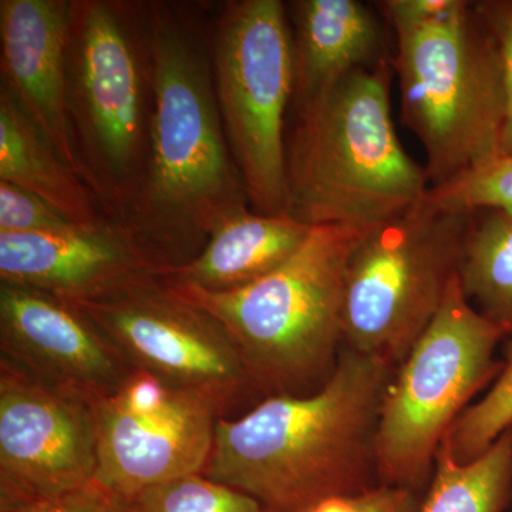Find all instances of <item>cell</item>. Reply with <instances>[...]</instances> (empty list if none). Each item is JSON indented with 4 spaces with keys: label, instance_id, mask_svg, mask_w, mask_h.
<instances>
[{
    "label": "cell",
    "instance_id": "277c9868",
    "mask_svg": "<svg viewBox=\"0 0 512 512\" xmlns=\"http://www.w3.org/2000/svg\"><path fill=\"white\" fill-rule=\"evenodd\" d=\"M369 229L313 227L285 264L235 291H201L163 278L224 326L256 394H311L338 365L346 272Z\"/></svg>",
    "mask_w": 512,
    "mask_h": 512
},
{
    "label": "cell",
    "instance_id": "d6986e66",
    "mask_svg": "<svg viewBox=\"0 0 512 512\" xmlns=\"http://www.w3.org/2000/svg\"><path fill=\"white\" fill-rule=\"evenodd\" d=\"M457 276L471 305L512 338V215L471 212Z\"/></svg>",
    "mask_w": 512,
    "mask_h": 512
},
{
    "label": "cell",
    "instance_id": "8992f818",
    "mask_svg": "<svg viewBox=\"0 0 512 512\" xmlns=\"http://www.w3.org/2000/svg\"><path fill=\"white\" fill-rule=\"evenodd\" d=\"M400 120L419 140L430 187L503 153L505 94L497 43L476 0L392 33Z\"/></svg>",
    "mask_w": 512,
    "mask_h": 512
},
{
    "label": "cell",
    "instance_id": "5b68a950",
    "mask_svg": "<svg viewBox=\"0 0 512 512\" xmlns=\"http://www.w3.org/2000/svg\"><path fill=\"white\" fill-rule=\"evenodd\" d=\"M67 92L86 183L110 218L126 222L150 160L154 84L147 3L72 0Z\"/></svg>",
    "mask_w": 512,
    "mask_h": 512
},
{
    "label": "cell",
    "instance_id": "ba28073f",
    "mask_svg": "<svg viewBox=\"0 0 512 512\" xmlns=\"http://www.w3.org/2000/svg\"><path fill=\"white\" fill-rule=\"evenodd\" d=\"M470 214L426 200L370 228L346 272L343 346L396 369L457 275Z\"/></svg>",
    "mask_w": 512,
    "mask_h": 512
},
{
    "label": "cell",
    "instance_id": "d4e9b609",
    "mask_svg": "<svg viewBox=\"0 0 512 512\" xmlns=\"http://www.w3.org/2000/svg\"><path fill=\"white\" fill-rule=\"evenodd\" d=\"M421 498L410 488L379 484L360 493L328 498L306 512H417Z\"/></svg>",
    "mask_w": 512,
    "mask_h": 512
},
{
    "label": "cell",
    "instance_id": "9c48e42d",
    "mask_svg": "<svg viewBox=\"0 0 512 512\" xmlns=\"http://www.w3.org/2000/svg\"><path fill=\"white\" fill-rule=\"evenodd\" d=\"M210 50L225 136L249 205L258 214H285L286 128L295 92L288 5L225 2Z\"/></svg>",
    "mask_w": 512,
    "mask_h": 512
},
{
    "label": "cell",
    "instance_id": "7a4b0ae2",
    "mask_svg": "<svg viewBox=\"0 0 512 512\" xmlns=\"http://www.w3.org/2000/svg\"><path fill=\"white\" fill-rule=\"evenodd\" d=\"M154 110L150 160L126 221L171 268L252 210L222 124L210 42L181 6L147 3Z\"/></svg>",
    "mask_w": 512,
    "mask_h": 512
},
{
    "label": "cell",
    "instance_id": "4fadbf2b",
    "mask_svg": "<svg viewBox=\"0 0 512 512\" xmlns=\"http://www.w3.org/2000/svg\"><path fill=\"white\" fill-rule=\"evenodd\" d=\"M171 266L127 222L49 234L0 232V284L22 286L70 305L96 301Z\"/></svg>",
    "mask_w": 512,
    "mask_h": 512
},
{
    "label": "cell",
    "instance_id": "4316f807",
    "mask_svg": "<svg viewBox=\"0 0 512 512\" xmlns=\"http://www.w3.org/2000/svg\"><path fill=\"white\" fill-rule=\"evenodd\" d=\"M0 512H130V508L126 500L93 481L76 490L13 505Z\"/></svg>",
    "mask_w": 512,
    "mask_h": 512
},
{
    "label": "cell",
    "instance_id": "3957f363",
    "mask_svg": "<svg viewBox=\"0 0 512 512\" xmlns=\"http://www.w3.org/2000/svg\"><path fill=\"white\" fill-rule=\"evenodd\" d=\"M392 59L291 107L285 214L309 225L373 228L423 200L424 164L394 126Z\"/></svg>",
    "mask_w": 512,
    "mask_h": 512
},
{
    "label": "cell",
    "instance_id": "83f0119b",
    "mask_svg": "<svg viewBox=\"0 0 512 512\" xmlns=\"http://www.w3.org/2000/svg\"><path fill=\"white\" fill-rule=\"evenodd\" d=\"M457 0H380L373 2L390 33L429 25L456 6Z\"/></svg>",
    "mask_w": 512,
    "mask_h": 512
},
{
    "label": "cell",
    "instance_id": "52a82bcc",
    "mask_svg": "<svg viewBox=\"0 0 512 512\" xmlns=\"http://www.w3.org/2000/svg\"><path fill=\"white\" fill-rule=\"evenodd\" d=\"M507 339L471 305L454 276L439 312L383 394L376 433L380 484L423 495L448 431L503 370L495 350Z\"/></svg>",
    "mask_w": 512,
    "mask_h": 512
},
{
    "label": "cell",
    "instance_id": "8fae6325",
    "mask_svg": "<svg viewBox=\"0 0 512 512\" xmlns=\"http://www.w3.org/2000/svg\"><path fill=\"white\" fill-rule=\"evenodd\" d=\"M101 487L131 500L174 478L202 473L220 419L211 404L144 370H128L92 404Z\"/></svg>",
    "mask_w": 512,
    "mask_h": 512
},
{
    "label": "cell",
    "instance_id": "9a60e30c",
    "mask_svg": "<svg viewBox=\"0 0 512 512\" xmlns=\"http://www.w3.org/2000/svg\"><path fill=\"white\" fill-rule=\"evenodd\" d=\"M70 9L72 0H0V87L86 183L67 92Z\"/></svg>",
    "mask_w": 512,
    "mask_h": 512
},
{
    "label": "cell",
    "instance_id": "2e32d148",
    "mask_svg": "<svg viewBox=\"0 0 512 512\" xmlns=\"http://www.w3.org/2000/svg\"><path fill=\"white\" fill-rule=\"evenodd\" d=\"M286 5L295 74L292 106L315 99L357 70L392 59V33L373 3L295 0Z\"/></svg>",
    "mask_w": 512,
    "mask_h": 512
},
{
    "label": "cell",
    "instance_id": "603a6c76",
    "mask_svg": "<svg viewBox=\"0 0 512 512\" xmlns=\"http://www.w3.org/2000/svg\"><path fill=\"white\" fill-rule=\"evenodd\" d=\"M424 200L441 210L512 215V153H501L447 183L430 187Z\"/></svg>",
    "mask_w": 512,
    "mask_h": 512
},
{
    "label": "cell",
    "instance_id": "7c38bea8",
    "mask_svg": "<svg viewBox=\"0 0 512 512\" xmlns=\"http://www.w3.org/2000/svg\"><path fill=\"white\" fill-rule=\"evenodd\" d=\"M96 474L92 406L0 359V510L76 490Z\"/></svg>",
    "mask_w": 512,
    "mask_h": 512
},
{
    "label": "cell",
    "instance_id": "44dd1931",
    "mask_svg": "<svg viewBox=\"0 0 512 512\" xmlns=\"http://www.w3.org/2000/svg\"><path fill=\"white\" fill-rule=\"evenodd\" d=\"M503 363L484 397L461 414L443 440L458 463L476 460L512 427V338L505 340Z\"/></svg>",
    "mask_w": 512,
    "mask_h": 512
},
{
    "label": "cell",
    "instance_id": "ffe728a7",
    "mask_svg": "<svg viewBox=\"0 0 512 512\" xmlns=\"http://www.w3.org/2000/svg\"><path fill=\"white\" fill-rule=\"evenodd\" d=\"M512 500V427L470 463L441 443L417 512H504Z\"/></svg>",
    "mask_w": 512,
    "mask_h": 512
},
{
    "label": "cell",
    "instance_id": "5bb4252c",
    "mask_svg": "<svg viewBox=\"0 0 512 512\" xmlns=\"http://www.w3.org/2000/svg\"><path fill=\"white\" fill-rule=\"evenodd\" d=\"M0 355L90 406L116 389L131 369L76 306L8 284H0Z\"/></svg>",
    "mask_w": 512,
    "mask_h": 512
},
{
    "label": "cell",
    "instance_id": "ac0fdd59",
    "mask_svg": "<svg viewBox=\"0 0 512 512\" xmlns=\"http://www.w3.org/2000/svg\"><path fill=\"white\" fill-rule=\"evenodd\" d=\"M0 181L42 198L80 227L109 215L99 198L69 167L19 104L0 87Z\"/></svg>",
    "mask_w": 512,
    "mask_h": 512
},
{
    "label": "cell",
    "instance_id": "484cf974",
    "mask_svg": "<svg viewBox=\"0 0 512 512\" xmlns=\"http://www.w3.org/2000/svg\"><path fill=\"white\" fill-rule=\"evenodd\" d=\"M500 53L505 94L503 153H512V0H476Z\"/></svg>",
    "mask_w": 512,
    "mask_h": 512
},
{
    "label": "cell",
    "instance_id": "e0dca14e",
    "mask_svg": "<svg viewBox=\"0 0 512 512\" xmlns=\"http://www.w3.org/2000/svg\"><path fill=\"white\" fill-rule=\"evenodd\" d=\"M312 228L286 214L242 212L221 225L194 259L167 269L163 276L201 291H235L285 264Z\"/></svg>",
    "mask_w": 512,
    "mask_h": 512
},
{
    "label": "cell",
    "instance_id": "cb8c5ba5",
    "mask_svg": "<svg viewBox=\"0 0 512 512\" xmlns=\"http://www.w3.org/2000/svg\"><path fill=\"white\" fill-rule=\"evenodd\" d=\"M80 227L32 192L0 181V232L49 234Z\"/></svg>",
    "mask_w": 512,
    "mask_h": 512
},
{
    "label": "cell",
    "instance_id": "30bf717a",
    "mask_svg": "<svg viewBox=\"0 0 512 512\" xmlns=\"http://www.w3.org/2000/svg\"><path fill=\"white\" fill-rule=\"evenodd\" d=\"M76 306L128 366L200 397L220 419L256 394L227 330L187 301L163 275Z\"/></svg>",
    "mask_w": 512,
    "mask_h": 512
},
{
    "label": "cell",
    "instance_id": "7402d4cb",
    "mask_svg": "<svg viewBox=\"0 0 512 512\" xmlns=\"http://www.w3.org/2000/svg\"><path fill=\"white\" fill-rule=\"evenodd\" d=\"M127 503L130 512H268L255 498L202 473L148 488Z\"/></svg>",
    "mask_w": 512,
    "mask_h": 512
},
{
    "label": "cell",
    "instance_id": "6da1fadb",
    "mask_svg": "<svg viewBox=\"0 0 512 512\" xmlns=\"http://www.w3.org/2000/svg\"><path fill=\"white\" fill-rule=\"evenodd\" d=\"M394 370L343 346L316 392L265 397L238 419H218L202 474L268 512H306L376 487L377 423Z\"/></svg>",
    "mask_w": 512,
    "mask_h": 512
}]
</instances>
